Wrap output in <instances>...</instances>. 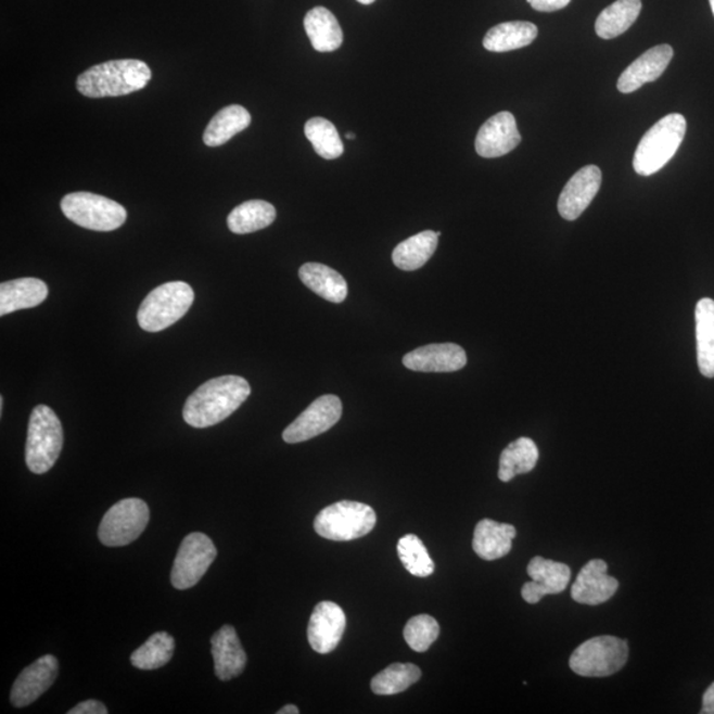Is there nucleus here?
Listing matches in <instances>:
<instances>
[{"mask_svg": "<svg viewBox=\"0 0 714 714\" xmlns=\"http://www.w3.org/2000/svg\"><path fill=\"white\" fill-rule=\"evenodd\" d=\"M59 675V662L53 655H44L28 665L11 689V703L15 707L31 705L52 687Z\"/></svg>", "mask_w": 714, "mask_h": 714, "instance_id": "nucleus-15", "label": "nucleus"}, {"mask_svg": "<svg viewBox=\"0 0 714 714\" xmlns=\"http://www.w3.org/2000/svg\"><path fill=\"white\" fill-rule=\"evenodd\" d=\"M532 9L540 12H554L565 9L572 0H526Z\"/></svg>", "mask_w": 714, "mask_h": 714, "instance_id": "nucleus-37", "label": "nucleus"}, {"mask_svg": "<svg viewBox=\"0 0 714 714\" xmlns=\"http://www.w3.org/2000/svg\"><path fill=\"white\" fill-rule=\"evenodd\" d=\"M69 714H106L107 710L101 701L87 700L68 712Z\"/></svg>", "mask_w": 714, "mask_h": 714, "instance_id": "nucleus-38", "label": "nucleus"}, {"mask_svg": "<svg viewBox=\"0 0 714 714\" xmlns=\"http://www.w3.org/2000/svg\"><path fill=\"white\" fill-rule=\"evenodd\" d=\"M377 513L359 501L343 500L318 513L314 530L332 541H350L365 537L377 525Z\"/></svg>", "mask_w": 714, "mask_h": 714, "instance_id": "nucleus-6", "label": "nucleus"}, {"mask_svg": "<svg viewBox=\"0 0 714 714\" xmlns=\"http://www.w3.org/2000/svg\"><path fill=\"white\" fill-rule=\"evenodd\" d=\"M538 35L534 23L507 22L489 29L483 39V47L489 52H508L532 44Z\"/></svg>", "mask_w": 714, "mask_h": 714, "instance_id": "nucleus-25", "label": "nucleus"}, {"mask_svg": "<svg viewBox=\"0 0 714 714\" xmlns=\"http://www.w3.org/2000/svg\"><path fill=\"white\" fill-rule=\"evenodd\" d=\"M515 537V526L483 519L475 526L473 548L475 553L483 560L503 559L505 556L511 552L512 541Z\"/></svg>", "mask_w": 714, "mask_h": 714, "instance_id": "nucleus-21", "label": "nucleus"}, {"mask_svg": "<svg viewBox=\"0 0 714 714\" xmlns=\"http://www.w3.org/2000/svg\"><path fill=\"white\" fill-rule=\"evenodd\" d=\"M175 651V639L168 633L161 632L151 637L132 652L130 658L132 667L143 671H153L171 661Z\"/></svg>", "mask_w": 714, "mask_h": 714, "instance_id": "nucleus-32", "label": "nucleus"}, {"mask_svg": "<svg viewBox=\"0 0 714 714\" xmlns=\"http://www.w3.org/2000/svg\"><path fill=\"white\" fill-rule=\"evenodd\" d=\"M601 184L602 173L599 167L590 165L581 168L561 192L557 204L560 215L568 221L577 220L595 200Z\"/></svg>", "mask_w": 714, "mask_h": 714, "instance_id": "nucleus-16", "label": "nucleus"}, {"mask_svg": "<svg viewBox=\"0 0 714 714\" xmlns=\"http://www.w3.org/2000/svg\"><path fill=\"white\" fill-rule=\"evenodd\" d=\"M696 339L701 374L714 378V301L703 298L696 305Z\"/></svg>", "mask_w": 714, "mask_h": 714, "instance_id": "nucleus-27", "label": "nucleus"}, {"mask_svg": "<svg viewBox=\"0 0 714 714\" xmlns=\"http://www.w3.org/2000/svg\"><path fill=\"white\" fill-rule=\"evenodd\" d=\"M150 510L146 501L129 498L118 501L105 513L99 537L106 547H125L146 530Z\"/></svg>", "mask_w": 714, "mask_h": 714, "instance_id": "nucleus-9", "label": "nucleus"}, {"mask_svg": "<svg viewBox=\"0 0 714 714\" xmlns=\"http://www.w3.org/2000/svg\"><path fill=\"white\" fill-rule=\"evenodd\" d=\"M439 635L438 622L431 615L413 616L405 626L404 638L411 650L425 652L437 640Z\"/></svg>", "mask_w": 714, "mask_h": 714, "instance_id": "nucleus-36", "label": "nucleus"}, {"mask_svg": "<svg viewBox=\"0 0 714 714\" xmlns=\"http://www.w3.org/2000/svg\"><path fill=\"white\" fill-rule=\"evenodd\" d=\"M441 232L425 231L401 242L392 253V262L398 269L415 271L433 257L438 246Z\"/></svg>", "mask_w": 714, "mask_h": 714, "instance_id": "nucleus-26", "label": "nucleus"}, {"mask_svg": "<svg viewBox=\"0 0 714 714\" xmlns=\"http://www.w3.org/2000/svg\"><path fill=\"white\" fill-rule=\"evenodd\" d=\"M357 2L368 5V4H372L374 0H357Z\"/></svg>", "mask_w": 714, "mask_h": 714, "instance_id": "nucleus-41", "label": "nucleus"}, {"mask_svg": "<svg viewBox=\"0 0 714 714\" xmlns=\"http://www.w3.org/2000/svg\"><path fill=\"white\" fill-rule=\"evenodd\" d=\"M421 670L415 664H391L373 677L371 688L379 696H392L407 691L420 680Z\"/></svg>", "mask_w": 714, "mask_h": 714, "instance_id": "nucleus-33", "label": "nucleus"}, {"mask_svg": "<svg viewBox=\"0 0 714 714\" xmlns=\"http://www.w3.org/2000/svg\"><path fill=\"white\" fill-rule=\"evenodd\" d=\"M701 714H714V683L706 689L703 698V710Z\"/></svg>", "mask_w": 714, "mask_h": 714, "instance_id": "nucleus-39", "label": "nucleus"}, {"mask_svg": "<svg viewBox=\"0 0 714 714\" xmlns=\"http://www.w3.org/2000/svg\"><path fill=\"white\" fill-rule=\"evenodd\" d=\"M47 283L38 278H17L0 284V317L39 306L47 299Z\"/></svg>", "mask_w": 714, "mask_h": 714, "instance_id": "nucleus-22", "label": "nucleus"}, {"mask_svg": "<svg viewBox=\"0 0 714 714\" xmlns=\"http://www.w3.org/2000/svg\"><path fill=\"white\" fill-rule=\"evenodd\" d=\"M520 142L522 137L515 117L510 112H500L477 131L475 150L482 158H499L515 150Z\"/></svg>", "mask_w": 714, "mask_h": 714, "instance_id": "nucleus-14", "label": "nucleus"}, {"mask_svg": "<svg viewBox=\"0 0 714 714\" xmlns=\"http://www.w3.org/2000/svg\"><path fill=\"white\" fill-rule=\"evenodd\" d=\"M526 573L532 578L522 589L526 603L535 604L546 596L560 595L571 583L572 571L564 562H556L537 556L530 561Z\"/></svg>", "mask_w": 714, "mask_h": 714, "instance_id": "nucleus-12", "label": "nucleus"}, {"mask_svg": "<svg viewBox=\"0 0 714 714\" xmlns=\"http://www.w3.org/2000/svg\"><path fill=\"white\" fill-rule=\"evenodd\" d=\"M627 659V640L602 635L579 645L569 659V667L579 676L607 677L625 667Z\"/></svg>", "mask_w": 714, "mask_h": 714, "instance_id": "nucleus-8", "label": "nucleus"}, {"mask_svg": "<svg viewBox=\"0 0 714 714\" xmlns=\"http://www.w3.org/2000/svg\"><path fill=\"white\" fill-rule=\"evenodd\" d=\"M278 714H298L299 710L295 705H284L281 707L280 711L277 712Z\"/></svg>", "mask_w": 714, "mask_h": 714, "instance_id": "nucleus-40", "label": "nucleus"}, {"mask_svg": "<svg viewBox=\"0 0 714 714\" xmlns=\"http://www.w3.org/2000/svg\"><path fill=\"white\" fill-rule=\"evenodd\" d=\"M252 123L251 113L244 106L231 105L221 109L211 119L204 131V143L209 148L222 146L224 143L244 131Z\"/></svg>", "mask_w": 714, "mask_h": 714, "instance_id": "nucleus-28", "label": "nucleus"}, {"mask_svg": "<svg viewBox=\"0 0 714 714\" xmlns=\"http://www.w3.org/2000/svg\"><path fill=\"white\" fill-rule=\"evenodd\" d=\"M347 139H355L354 132H347Z\"/></svg>", "mask_w": 714, "mask_h": 714, "instance_id": "nucleus-43", "label": "nucleus"}, {"mask_svg": "<svg viewBox=\"0 0 714 714\" xmlns=\"http://www.w3.org/2000/svg\"><path fill=\"white\" fill-rule=\"evenodd\" d=\"M343 405L341 398L324 395L314 401L298 419L284 429L283 441L286 444H299L330 431L341 420Z\"/></svg>", "mask_w": 714, "mask_h": 714, "instance_id": "nucleus-11", "label": "nucleus"}, {"mask_svg": "<svg viewBox=\"0 0 714 714\" xmlns=\"http://www.w3.org/2000/svg\"><path fill=\"white\" fill-rule=\"evenodd\" d=\"M66 219L95 232H112L124 226L127 212L117 202L90 192H74L62 200Z\"/></svg>", "mask_w": 714, "mask_h": 714, "instance_id": "nucleus-7", "label": "nucleus"}, {"mask_svg": "<svg viewBox=\"0 0 714 714\" xmlns=\"http://www.w3.org/2000/svg\"><path fill=\"white\" fill-rule=\"evenodd\" d=\"M305 29L314 50L318 52H334L342 46L341 24L335 15L324 8H316L307 12Z\"/></svg>", "mask_w": 714, "mask_h": 714, "instance_id": "nucleus-24", "label": "nucleus"}, {"mask_svg": "<svg viewBox=\"0 0 714 714\" xmlns=\"http://www.w3.org/2000/svg\"><path fill=\"white\" fill-rule=\"evenodd\" d=\"M397 552L403 565L416 577H429L434 572V562L419 536L407 535L399 538Z\"/></svg>", "mask_w": 714, "mask_h": 714, "instance_id": "nucleus-35", "label": "nucleus"}, {"mask_svg": "<svg viewBox=\"0 0 714 714\" xmlns=\"http://www.w3.org/2000/svg\"><path fill=\"white\" fill-rule=\"evenodd\" d=\"M217 549L207 535L193 532L181 541L175 559L171 584L178 590L195 586L215 561Z\"/></svg>", "mask_w": 714, "mask_h": 714, "instance_id": "nucleus-10", "label": "nucleus"}, {"mask_svg": "<svg viewBox=\"0 0 714 714\" xmlns=\"http://www.w3.org/2000/svg\"><path fill=\"white\" fill-rule=\"evenodd\" d=\"M195 293L189 283L175 281L161 284L142 302L138 323L148 332H160L178 322L189 313Z\"/></svg>", "mask_w": 714, "mask_h": 714, "instance_id": "nucleus-5", "label": "nucleus"}, {"mask_svg": "<svg viewBox=\"0 0 714 714\" xmlns=\"http://www.w3.org/2000/svg\"><path fill=\"white\" fill-rule=\"evenodd\" d=\"M4 398L0 397V413L3 411Z\"/></svg>", "mask_w": 714, "mask_h": 714, "instance_id": "nucleus-42", "label": "nucleus"}, {"mask_svg": "<svg viewBox=\"0 0 714 714\" xmlns=\"http://www.w3.org/2000/svg\"><path fill=\"white\" fill-rule=\"evenodd\" d=\"M687 132V120L681 114H668L646 132L634 155L635 173L641 177L661 171L674 158Z\"/></svg>", "mask_w": 714, "mask_h": 714, "instance_id": "nucleus-3", "label": "nucleus"}, {"mask_svg": "<svg viewBox=\"0 0 714 714\" xmlns=\"http://www.w3.org/2000/svg\"><path fill=\"white\" fill-rule=\"evenodd\" d=\"M346 614L339 604L330 601L320 602L314 609L307 627L308 643L318 653H330L336 650L346 632Z\"/></svg>", "mask_w": 714, "mask_h": 714, "instance_id": "nucleus-13", "label": "nucleus"}, {"mask_svg": "<svg viewBox=\"0 0 714 714\" xmlns=\"http://www.w3.org/2000/svg\"><path fill=\"white\" fill-rule=\"evenodd\" d=\"M620 588L619 579L610 577L603 560H590L581 569L572 586V598L581 604L597 607L613 598Z\"/></svg>", "mask_w": 714, "mask_h": 714, "instance_id": "nucleus-18", "label": "nucleus"}, {"mask_svg": "<svg viewBox=\"0 0 714 714\" xmlns=\"http://www.w3.org/2000/svg\"><path fill=\"white\" fill-rule=\"evenodd\" d=\"M212 656L215 662V674L221 681L232 680L246 667V652L234 627L226 625L215 633L211 639Z\"/></svg>", "mask_w": 714, "mask_h": 714, "instance_id": "nucleus-20", "label": "nucleus"}, {"mask_svg": "<svg viewBox=\"0 0 714 714\" xmlns=\"http://www.w3.org/2000/svg\"><path fill=\"white\" fill-rule=\"evenodd\" d=\"M301 281L311 292L322 296L331 304H342L348 295L346 280L330 266L317 263H307L299 269Z\"/></svg>", "mask_w": 714, "mask_h": 714, "instance_id": "nucleus-23", "label": "nucleus"}, {"mask_svg": "<svg viewBox=\"0 0 714 714\" xmlns=\"http://www.w3.org/2000/svg\"><path fill=\"white\" fill-rule=\"evenodd\" d=\"M673 58L674 50L671 46L662 44L651 48L623 72L616 88L621 93L630 94L643 87L645 84L656 81L667 69Z\"/></svg>", "mask_w": 714, "mask_h": 714, "instance_id": "nucleus-19", "label": "nucleus"}, {"mask_svg": "<svg viewBox=\"0 0 714 714\" xmlns=\"http://www.w3.org/2000/svg\"><path fill=\"white\" fill-rule=\"evenodd\" d=\"M64 433L62 422L47 405H38L29 417L26 463L34 474H46L62 454Z\"/></svg>", "mask_w": 714, "mask_h": 714, "instance_id": "nucleus-4", "label": "nucleus"}, {"mask_svg": "<svg viewBox=\"0 0 714 714\" xmlns=\"http://www.w3.org/2000/svg\"><path fill=\"white\" fill-rule=\"evenodd\" d=\"M151 80V69L141 60H113L92 66L77 78V89L89 99H105L138 92Z\"/></svg>", "mask_w": 714, "mask_h": 714, "instance_id": "nucleus-2", "label": "nucleus"}, {"mask_svg": "<svg viewBox=\"0 0 714 714\" xmlns=\"http://www.w3.org/2000/svg\"><path fill=\"white\" fill-rule=\"evenodd\" d=\"M538 461V449L534 441L522 437L508 445L499 461V480L510 482L520 474L531 473Z\"/></svg>", "mask_w": 714, "mask_h": 714, "instance_id": "nucleus-31", "label": "nucleus"}, {"mask_svg": "<svg viewBox=\"0 0 714 714\" xmlns=\"http://www.w3.org/2000/svg\"><path fill=\"white\" fill-rule=\"evenodd\" d=\"M403 365L416 372H457L468 365V355L458 344H429L405 355Z\"/></svg>", "mask_w": 714, "mask_h": 714, "instance_id": "nucleus-17", "label": "nucleus"}, {"mask_svg": "<svg viewBox=\"0 0 714 714\" xmlns=\"http://www.w3.org/2000/svg\"><path fill=\"white\" fill-rule=\"evenodd\" d=\"M251 393V385L244 378L228 374L211 379L187 399L183 419L197 429L217 425L233 415Z\"/></svg>", "mask_w": 714, "mask_h": 714, "instance_id": "nucleus-1", "label": "nucleus"}, {"mask_svg": "<svg viewBox=\"0 0 714 714\" xmlns=\"http://www.w3.org/2000/svg\"><path fill=\"white\" fill-rule=\"evenodd\" d=\"M305 135L311 142L314 150L323 160L332 161L341 158L344 146L334 124L324 118L308 119L305 126Z\"/></svg>", "mask_w": 714, "mask_h": 714, "instance_id": "nucleus-34", "label": "nucleus"}, {"mask_svg": "<svg viewBox=\"0 0 714 714\" xmlns=\"http://www.w3.org/2000/svg\"><path fill=\"white\" fill-rule=\"evenodd\" d=\"M710 3H711V8H712V11H713V15H714V0H710Z\"/></svg>", "mask_w": 714, "mask_h": 714, "instance_id": "nucleus-44", "label": "nucleus"}, {"mask_svg": "<svg viewBox=\"0 0 714 714\" xmlns=\"http://www.w3.org/2000/svg\"><path fill=\"white\" fill-rule=\"evenodd\" d=\"M277 211L264 200H250L235 207L228 216V228L235 234H247L268 228L275 222Z\"/></svg>", "mask_w": 714, "mask_h": 714, "instance_id": "nucleus-29", "label": "nucleus"}, {"mask_svg": "<svg viewBox=\"0 0 714 714\" xmlns=\"http://www.w3.org/2000/svg\"><path fill=\"white\" fill-rule=\"evenodd\" d=\"M641 0H616L597 17L596 33L604 40L619 38L637 22Z\"/></svg>", "mask_w": 714, "mask_h": 714, "instance_id": "nucleus-30", "label": "nucleus"}]
</instances>
